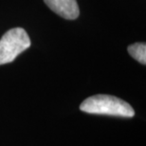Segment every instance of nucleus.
Here are the masks:
<instances>
[{
    "label": "nucleus",
    "instance_id": "nucleus-1",
    "mask_svg": "<svg viewBox=\"0 0 146 146\" xmlns=\"http://www.w3.org/2000/svg\"><path fill=\"white\" fill-rule=\"evenodd\" d=\"M80 109L86 113L132 118L135 111L126 102L111 95H95L86 99Z\"/></svg>",
    "mask_w": 146,
    "mask_h": 146
},
{
    "label": "nucleus",
    "instance_id": "nucleus-2",
    "mask_svg": "<svg viewBox=\"0 0 146 146\" xmlns=\"http://www.w3.org/2000/svg\"><path fill=\"white\" fill-rule=\"evenodd\" d=\"M31 46V39L22 28L8 31L0 39V66L9 64Z\"/></svg>",
    "mask_w": 146,
    "mask_h": 146
},
{
    "label": "nucleus",
    "instance_id": "nucleus-3",
    "mask_svg": "<svg viewBox=\"0 0 146 146\" xmlns=\"http://www.w3.org/2000/svg\"><path fill=\"white\" fill-rule=\"evenodd\" d=\"M48 7L63 18L73 20L80 14V10L76 0H44Z\"/></svg>",
    "mask_w": 146,
    "mask_h": 146
},
{
    "label": "nucleus",
    "instance_id": "nucleus-4",
    "mask_svg": "<svg viewBox=\"0 0 146 146\" xmlns=\"http://www.w3.org/2000/svg\"><path fill=\"white\" fill-rule=\"evenodd\" d=\"M128 52L134 59L142 65L146 64V45L145 43H135L128 46Z\"/></svg>",
    "mask_w": 146,
    "mask_h": 146
}]
</instances>
